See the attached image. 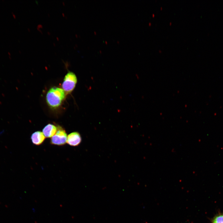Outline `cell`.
<instances>
[{"instance_id":"9","label":"cell","mask_w":223,"mask_h":223,"mask_svg":"<svg viewBox=\"0 0 223 223\" xmlns=\"http://www.w3.org/2000/svg\"><path fill=\"white\" fill-rule=\"evenodd\" d=\"M8 53L9 55L10 56L11 55V54L10 53V52H8Z\"/></svg>"},{"instance_id":"1","label":"cell","mask_w":223,"mask_h":223,"mask_svg":"<svg viewBox=\"0 0 223 223\" xmlns=\"http://www.w3.org/2000/svg\"><path fill=\"white\" fill-rule=\"evenodd\" d=\"M65 97V93L63 89L54 87L48 91L46 95V100L49 106L55 108L60 105Z\"/></svg>"},{"instance_id":"2","label":"cell","mask_w":223,"mask_h":223,"mask_svg":"<svg viewBox=\"0 0 223 223\" xmlns=\"http://www.w3.org/2000/svg\"><path fill=\"white\" fill-rule=\"evenodd\" d=\"M77 78L75 74L69 72L65 76L62 87L67 93L71 92L75 87L77 82Z\"/></svg>"},{"instance_id":"3","label":"cell","mask_w":223,"mask_h":223,"mask_svg":"<svg viewBox=\"0 0 223 223\" xmlns=\"http://www.w3.org/2000/svg\"><path fill=\"white\" fill-rule=\"evenodd\" d=\"M55 135L51 138L50 143L52 145L62 146L67 142V136L65 130L59 127Z\"/></svg>"},{"instance_id":"6","label":"cell","mask_w":223,"mask_h":223,"mask_svg":"<svg viewBox=\"0 0 223 223\" xmlns=\"http://www.w3.org/2000/svg\"><path fill=\"white\" fill-rule=\"evenodd\" d=\"M57 129V127L54 125L49 124L44 128L42 133L46 138L52 137L56 133Z\"/></svg>"},{"instance_id":"8","label":"cell","mask_w":223,"mask_h":223,"mask_svg":"<svg viewBox=\"0 0 223 223\" xmlns=\"http://www.w3.org/2000/svg\"><path fill=\"white\" fill-rule=\"evenodd\" d=\"M12 14H13V16L14 17V18H15L16 17L15 15L13 13V12H12Z\"/></svg>"},{"instance_id":"4","label":"cell","mask_w":223,"mask_h":223,"mask_svg":"<svg viewBox=\"0 0 223 223\" xmlns=\"http://www.w3.org/2000/svg\"><path fill=\"white\" fill-rule=\"evenodd\" d=\"M81 137L78 132H75L70 133L67 137V143L72 146H77L81 143Z\"/></svg>"},{"instance_id":"7","label":"cell","mask_w":223,"mask_h":223,"mask_svg":"<svg viewBox=\"0 0 223 223\" xmlns=\"http://www.w3.org/2000/svg\"><path fill=\"white\" fill-rule=\"evenodd\" d=\"M212 223H223V213L215 216L212 221Z\"/></svg>"},{"instance_id":"10","label":"cell","mask_w":223,"mask_h":223,"mask_svg":"<svg viewBox=\"0 0 223 223\" xmlns=\"http://www.w3.org/2000/svg\"><path fill=\"white\" fill-rule=\"evenodd\" d=\"M9 57L10 59H11L10 56H9Z\"/></svg>"},{"instance_id":"5","label":"cell","mask_w":223,"mask_h":223,"mask_svg":"<svg viewBox=\"0 0 223 223\" xmlns=\"http://www.w3.org/2000/svg\"><path fill=\"white\" fill-rule=\"evenodd\" d=\"M31 140L32 143L36 145H39L43 142L45 137L42 132L37 131L33 133L31 135Z\"/></svg>"}]
</instances>
